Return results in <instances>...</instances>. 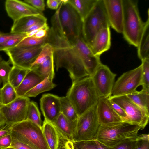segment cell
<instances>
[{
    "label": "cell",
    "mask_w": 149,
    "mask_h": 149,
    "mask_svg": "<svg viewBox=\"0 0 149 149\" xmlns=\"http://www.w3.org/2000/svg\"><path fill=\"white\" fill-rule=\"evenodd\" d=\"M46 43L53 48L56 71L65 68L72 82L89 76L87 71L95 70L101 63L100 57L94 54L83 36H66L58 17L52 19Z\"/></svg>",
    "instance_id": "cell-1"
},
{
    "label": "cell",
    "mask_w": 149,
    "mask_h": 149,
    "mask_svg": "<svg viewBox=\"0 0 149 149\" xmlns=\"http://www.w3.org/2000/svg\"><path fill=\"white\" fill-rule=\"evenodd\" d=\"M66 96L78 117L96 105L99 97L90 76L73 82Z\"/></svg>",
    "instance_id": "cell-2"
},
{
    "label": "cell",
    "mask_w": 149,
    "mask_h": 149,
    "mask_svg": "<svg viewBox=\"0 0 149 149\" xmlns=\"http://www.w3.org/2000/svg\"><path fill=\"white\" fill-rule=\"evenodd\" d=\"M123 17V33L130 44L137 47L145 22L140 15L137 1L122 0Z\"/></svg>",
    "instance_id": "cell-3"
},
{
    "label": "cell",
    "mask_w": 149,
    "mask_h": 149,
    "mask_svg": "<svg viewBox=\"0 0 149 149\" xmlns=\"http://www.w3.org/2000/svg\"><path fill=\"white\" fill-rule=\"evenodd\" d=\"M140 130L138 125L124 121L112 126L100 125L96 139L107 147L111 148L126 139L135 138Z\"/></svg>",
    "instance_id": "cell-4"
},
{
    "label": "cell",
    "mask_w": 149,
    "mask_h": 149,
    "mask_svg": "<svg viewBox=\"0 0 149 149\" xmlns=\"http://www.w3.org/2000/svg\"><path fill=\"white\" fill-rule=\"evenodd\" d=\"M110 26L103 0H98L83 21V38L90 46L97 34L102 29Z\"/></svg>",
    "instance_id": "cell-5"
},
{
    "label": "cell",
    "mask_w": 149,
    "mask_h": 149,
    "mask_svg": "<svg viewBox=\"0 0 149 149\" xmlns=\"http://www.w3.org/2000/svg\"><path fill=\"white\" fill-rule=\"evenodd\" d=\"M97 113V105L79 116L73 136V141L96 139L100 126Z\"/></svg>",
    "instance_id": "cell-6"
},
{
    "label": "cell",
    "mask_w": 149,
    "mask_h": 149,
    "mask_svg": "<svg viewBox=\"0 0 149 149\" xmlns=\"http://www.w3.org/2000/svg\"><path fill=\"white\" fill-rule=\"evenodd\" d=\"M11 131L38 149H50L42 129L26 119L10 126Z\"/></svg>",
    "instance_id": "cell-7"
},
{
    "label": "cell",
    "mask_w": 149,
    "mask_h": 149,
    "mask_svg": "<svg viewBox=\"0 0 149 149\" xmlns=\"http://www.w3.org/2000/svg\"><path fill=\"white\" fill-rule=\"evenodd\" d=\"M109 97L125 111L127 117V122L138 125L141 130L145 127L149 121V112L139 106L127 95H111Z\"/></svg>",
    "instance_id": "cell-8"
},
{
    "label": "cell",
    "mask_w": 149,
    "mask_h": 149,
    "mask_svg": "<svg viewBox=\"0 0 149 149\" xmlns=\"http://www.w3.org/2000/svg\"><path fill=\"white\" fill-rule=\"evenodd\" d=\"M59 17L63 31L67 36H82L83 21L79 15L67 0H62Z\"/></svg>",
    "instance_id": "cell-9"
},
{
    "label": "cell",
    "mask_w": 149,
    "mask_h": 149,
    "mask_svg": "<svg viewBox=\"0 0 149 149\" xmlns=\"http://www.w3.org/2000/svg\"><path fill=\"white\" fill-rule=\"evenodd\" d=\"M142 66L138 67L122 74L114 83L111 92L113 96L127 95L141 86Z\"/></svg>",
    "instance_id": "cell-10"
},
{
    "label": "cell",
    "mask_w": 149,
    "mask_h": 149,
    "mask_svg": "<svg viewBox=\"0 0 149 149\" xmlns=\"http://www.w3.org/2000/svg\"><path fill=\"white\" fill-rule=\"evenodd\" d=\"M45 44L29 47L15 46L4 51L8 56V61L13 66L30 69Z\"/></svg>",
    "instance_id": "cell-11"
},
{
    "label": "cell",
    "mask_w": 149,
    "mask_h": 149,
    "mask_svg": "<svg viewBox=\"0 0 149 149\" xmlns=\"http://www.w3.org/2000/svg\"><path fill=\"white\" fill-rule=\"evenodd\" d=\"M116 75L106 65L101 63L99 65L91 76L99 97L111 95Z\"/></svg>",
    "instance_id": "cell-12"
},
{
    "label": "cell",
    "mask_w": 149,
    "mask_h": 149,
    "mask_svg": "<svg viewBox=\"0 0 149 149\" xmlns=\"http://www.w3.org/2000/svg\"><path fill=\"white\" fill-rule=\"evenodd\" d=\"M30 102L29 98L19 97L8 104L0 106L6 124L11 125L26 120Z\"/></svg>",
    "instance_id": "cell-13"
},
{
    "label": "cell",
    "mask_w": 149,
    "mask_h": 149,
    "mask_svg": "<svg viewBox=\"0 0 149 149\" xmlns=\"http://www.w3.org/2000/svg\"><path fill=\"white\" fill-rule=\"evenodd\" d=\"M97 113L101 126H112L123 122L111 106L109 97H99L97 104Z\"/></svg>",
    "instance_id": "cell-14"
},
{
    "label": "cell",
    "mask_w": 149,
    "mask_h": 149,
    "mask_svg": "<svg viewBox=\"0 0 149 149\" xmlns=\"http://www.w3.org/2000/svg\"><path fill=\"white\" fill-rule=\"evenodd\" d=\"M110 24L118 33H122L123 12L122 0H103Z\"/></svg>",
    "instance_id": "cell-15"
},
{
    "label": "cell",
    "mask_w": 149,
    "mask_h": 149,
    "mask_svg": "<svg viewBox=\"0 0 149 149\" xmlns=\"http://www.w3.org/2000/svg\"><path fill=\"white\" fill-rule=\"evenodd\" d=\"M5 6L8 16L13 22L26 16L43 14L42 12L24 1L6 0Z\"/></svg>",
    "instance_id": "cell-16"
},
{
    "label": "cell",
    "mask_w": 149,
    "mask_h": 149,
    "mask_svg": "<svg viewBox=\"0 0 149 149\" xmlns=\"http://www.w3.org/2000/svg\"><path fill=\"white\" fill-rule=\"evenodd\" d=\"M40 105L45 120L52 123L61 113L60 97L57 95L51 93L42 95Z\"/></svg>",
    "instance_id": "cell-17"
},
{
    "label": "cell",
    "mask_w": 149,
    "mask_h": 149,
    "mask_svg": "<svg viewBox=\"0 0 149 149\" xmlns=\"http://www.w3.org/2000/svg\"><path fill=\"white\" fill-rule=\"evenodd\" d=\"M111 45L110 27L103 28L96 35L90 46L94 54L100 56L108 50Z\"/></svg>",
    "instance_id": "cell-18"
},
{
    "label": "cell",
    "mask_w": 149,
    "mask_h": 149,
    "mask_svg": "<svg viewBox=\"0 0 149 149\" xmlns=\"http://www.w3.org/2000/svg\"><path fill=\"white\" fill-rule=\"evenodd\" d=\"M77 120H70L61 113L52 123L58 133L65 139L73 141V136L76 127Z\"/></svg>",
    "instance_id": "cell-19"
},
{
    "label": "cell",
    "mask_w": 149,
    "mask_h": 149,
    "mask_svg": "<svg viewBox=\"0 0 149 149\" xmlns=\"http://www.w3.org/2000/svg\"><path fill=\"white\" fill-rule=\"evenodd\" d=\"M47 19L43 14L26 16L13 22L10 32L23 33L26 29L32 25L40 22H47Z\"/></svg>",
    "instance_id": "cell-20"
},
{
    "label": "cell",
    "mask_w": 149,
    "mask_h": 149,
    "mask_svg": "<svg viewBox=\"0 0 149 149\" xmlns=\"http://www.w3.org/2000/svg\"><path fill=\"white\" fill-rule=\"evenodd\" d=\"M45 78L35 71L30 69L21 84L15 89L17 97H24L26 93Z\"/></svg>",
    "instance_id": "cell-21"
},
{
    "label": "cell",
    "mask_w": 149,
    "mask_h": 149,
    "mask_svg": "<svg viewBox=\"0 0 149 149\" xmlns=\"http://www.w3.org/2000/svg\"><path fill=\"white\" fill-rule=\"evenodd\" d=\"M137 48L138 56L141 61L149 58V9L148 11V18L145 22Z\"/></svg>",
    "instance_id": "cell-22"
},
{
    "label": "cell",
    "mask_w": 149,
    "mask_h": 149,
    "mask_svg": "<svg viewBox=\"0 0 149 149\" xmlns=\"http://www.w3.org/2000/svg\"><path fill=\"white\" fill-rule=\"evenodd\" d=\"M42 130L50 149H58L59 142V135L54 125L52 123L45 120Z\"/></svg>",
    "instance_id": "cell-23"
},
{
    "label": "cell",
    "mask_w": 149,
    "mask_h": 149,
    "mask_svg": "<svg viewBox=\"0 0 149 149\" xmlns=\"http://www.w3.org/2000/svg\"><path fill=\"white\" fill-rule=\"evenodd\" d=\"M54 76V71L52 72L42 81L26 93L24 97H35L40 93L54 88L56 86L53 82Z\"/></svg>",
    "instance_id": "cell-24"
},
{
    "label": "cell",
    "mask_w": 149,
    "mask_h": 149,
    "mask_svg": "<svg viewBox=\"0 0 149 149\" xmlns=\"http://www.w3.org/2000/svg\"><path fill=\"white\" fill-rule=\"evenodd\" d=\"M98 0H67L78 13L83 22Z\"/></svg>",
    "instance_id": "cell-25"
},
{
    "label": "cell",
    "mask_w": 149,
    "mask_h": 149,
    "mask_svg": "<svg viewBox=\"0 0 149 149\" xmlns=\"http://www.w3.org/2000/svg\"><path fill=\"white\" fill-rule=\"evenodd\" d=\"M127 96L139 106L149 112V91L142 89L140 91L136 90Z\"/></svg>",
    "instance_id": "cell-26"
},
{
    "label": "cell",
    "mask_w": 149,
    "mask_h": 149,
    "mask_svg": "<svg viewBox=\"0 0 149 149\" xmlns=\"http://www.w3.org/2000/svg\"><path fill=\"white\" fill-rule=\"evenodd\" d=\"M30 70L13 66L8 77V83L16 89L21 84Z\"/></svg>",
    "instance_id": "cell-27"
},
{
    "label": "cell",
    "mask_w": 149,
    "mask_h": 149,
    "mask_svg": "<svg viewBox=\"0 0 149 149\" xmlns=\"http://www.w3.org/2000/svg\"><path fill=\"white\" fill-rule=\"evenodd\" d=\"M69 142L72 149H109L96 139Z\"/></svg>",
    "instance_id": "cell-28"
},
{
    "label": "cell",
    "mask_w": 149,
    "mask_h": 149,
    "mask_svg": "<svg viewBox=\"0 0 149 149\" xmlns=\"http://www.w3.org/2000/svg\"><path fill=\"white\" fill-rule=\"evenodd\" d=\"M60 99L61 113L70 120H77L78 116L68 97L66 96L61 97Z\"/></svg>",
    "instance_id": "cell-29"
},
{
    "label": "cell",
    "mask_w": 149,
    "mask_h": 149,
    "mask_svg": "<svg viewBox=\"0 0 149 149\" xmlns=\"http://www.w3.org/2000/svg\"><path fill=\"white\" fill-rule=\"evenodd\" d=\"M54 53L43 63L33 66L30 69L33 70L41 76L46 78L50 73L54 71Z\"/></svg>",
    "instance_id": "cell-30"
},
{
    "label": "cell",
    "mask_w": 149,
    "mask_h": 149,
    "mask_svg": "<svg viewBox=\"0 0 149 149\" xmlns=\"http://www.w3.org/2000/svg\"><path fill=\"white\" fill-rule=\"evenodd\" d=\"M1 105L8 104L17 97L15 89L8 82L1 88Z\"/></svg>",
    "instance_id": "cell-31"
},
{
    "label": "cell",
    "mask_w": 149,
    "mask_h": 149,
    "mask_svg": "<svg viewBox=\"0 0 149 149\" xmlns=\"http://www.w3.org/2000/svg\"><path fill=\"white\" fill-rule=\"evenodd\" d=\"M27 119L31 121L42 129L43 122L42 120L37 104L34 101H30L29 104Z\"/></svg>",
    "instance_id": "cell-32"
},
{
    "label": "cell",
    "mask_w": 149,
    "mask_h": 149,
    "mask_svg": "<svg viewBox=\"0 0 149 149\" xmlns=\"http://www.w3.org/2000/svg\"><path fill=\"white\" fill-rule=\"evenodd\" d=\"M11 144L8 148L12 149H38L11 131Z\"/></svg>",
    "instance_id": "cell-33"
},
{
    "label": "cell",
    "mask_w": 149,
    "mask_h": 149,
    "mask_svg": "<svg viewBox=\"0 0 149 149\" xmlns=\"http://www.w3.org/2000/svg\"><path fill=\"white\" fill-rule=\"evenodd\" d=\"M53 53V49L52 46L48 43H45L37 58L32 64L31 67L43 63Z\"/></svg>",
    "instance_id": "cell-34"
},
{
    "label": "cell",
    "mask_w": 149,
    "mask_h": 149,
    "mask_svg": "<svg viewBox=\"0 0 149 149\" xmlns=\"http://www.w3.org/2000/svg\"><path fill=\"white\" fill-rule=\"evenodd\" d=\"M47 34L45 37L39 38L33 36L26 37L16 46L19 47L35 46L46 43Z\"/></svg>",
    "instance_id": "cell-35"
},
{
    "label": "cell",
    "mask_w": 149,
    "mask_h": 149,
    "mask_svg": "<svg viewBox=\"0 0 149 149\" xmlns=\"http://www.w3.org/2000/svg\"><path fill=\"white\" fill-rule=\"evenodd\" d=\"M142 89L149 91V58L141 60Z\"/></svg>",
    "instance_id": "cell-36"
},
{
    "label": "cell",
    "mask_w": 149,
    "mask_h": 149,
    "mask_svg": "<svg viewBox=\"0 0 149 149\" xmlns=\"http://www.w3.org/2000/svg\"><path fill=\"white\" fill-rule=\"evenodd\" d=\"M8 61H6L2 60L0 62V79L3 85L8 82V77L12 68Z\"/></svg>",
    "instance_id": "cell-37"
},
{
    "label": "cell",
    "mask_w": 149,
    "mask_h": 149,
    "mask_svg": "<svg viewBox=\"0 0 149 149\" xmlns=\"http://www.w3.org/2000/svg\"><path fill=\"white\" fill-rule=\"evenodd\" d=\"M26 37H27L26 33L23 36L10 39L0 44V51H4L15 47Z\"/></svg>",
    "instance_id": "cell-38"
},
{
    "label": "cell",
    "mask_w": 149,
    "mask_h": 149,
    "mask_svg": "<svg viewBox=\"0 0 149 149\" xmlns=\"http://www.w3.org/2000/svg\"><path fill=\"white\" fill-rule=\"evenodd\" d=\"M136 141V137L127 139L109 149H135Z\"/></svg>",
    "instance_id": "cell-39"
},
{
    "label": "cell",
    "mask_w": 149,
    "mask_h": 149,
    "mask_svg": "<svg viewBox=\"0 0 149 149\" xmlns=\"http://www.w3.org/2000/svg\"><path fill=\"white\" fill-rule=\"evenodd\" d=\"M109 99L111 106L115 111L122 119L123 121L127 122V117L125 111L120 106L109 97Z\"/></svg>",
    "instance_id": "cell-40"
},
{
    "label": "cell",
    "mask_w": 149,
    "mask_h": 149,
    "mask_svg": "<svg viewBox=\"0 0 149 149\" xmlns=\"http://www.w3.org/2000/svg\"><path fill=\"white\" fill-rule=\"evenodd\" d=\"M24 1L41 12L45 9L44 0H25Z\"/></svg>",
    "instance_id": "cell-41"
},
{
    "label": "cell",
    "mask_w": 149,
    "mask_h": 149,
    "mask_svg": "<svg viewBox=\"0 0 149 149\" xmlns=\"http://www.w3.org/2000/svg\"><path fill=\"white\" fill-rule=\"evenodd\" d=\"M26 33H15L10 32L7 33H2L0 34V44L13 38L23 36Z\"/></svg>",
    "instance_id": "cell-42"
},
{
    "label": "cell",
    "mask_w": 149,
    "mask_h": 149,
    "mask_svg": "<svg viewBox=\"0 0 149 149\" xmlns=\"http://www.w3.org/2000/svg\"><path fill=\"white\" fill-rule=\"evenodd\" d=\"M12 142L11 132L0 137V149H6L10 146Z\"/></svg>",
    "instance_id": "cell-43"
},
{
    "label": "cell",
    "mask_w": 149,
    "mask_h": 149,
    "mask_svg": "<svg viewBox=\"0 0 149 149\" xmlns=\"http://www.w3.org/2000/svg\"><path fill=\"white\" fill-rule=\"evenodd\" d=\"M62 2V0H47V5L49 8L53 9H57Z\"/></svg>",
    "instance_id": "cell-44"
},
{
    "label": "cell",
    "mask_w": 149,
    "mask_h": 149,
    "mask_svg": "<svg viewBox=\"0 0 149 149\" xmlns=\"http://www.w3.org/2000/svg\"><path fill=\"white\" fill-rule=\"evenodd\" d=\"M58 149H72L69 141L61 136H59V142Z\"/></svg>",
    "instance_id": "cell-45"
},
{
    "label": "cell",
    "mask_w": 149,
    "mask_h": 149,
    "mask_svg": "<svg viewBox=\"0 0 149 149\" xmlns=\"http://www.w3.org/2000/svg\"><path fill=\"white\" fill-rule=\"evenodd\" d=\"M136 141L135 149H149V140H136Z\"/></svg>",
    "instance_id": "cell-46"
},
{
    "label": "cell",
    "mask_w": 149,
    "mask_h": 149,
    "mask_svg": "<svg viewBox=\"0 0 149 149\" xmlns=\"http://www.w3.org/2000/svg\"><path fill=\"white\" fill-rule=\"evenodd\" d=\"M49 29L48 25L41 28L33 36L37 38H42L45 36Z\"/></svg>",
    "instance_id": "cell-47"
},
{
    "label": "cell",
    "mask_w": 149,
    "mask_h": 149,
    "mask_svg": "<svg viewBox=\"0 0 149 149\" xmlns=\"http://www.w3.org/2000/svg\"><path fill=\"white\" fill-rule=\"evenodd\" d=\"M11 125H6L0 129V137L11 133L10 126Z\"/></svg>",
    "instance_id": "cell-48"
},
{
    "label": "cell",
    "mask_w": 149,
    "mask_h": 149,
    "mask_svg": "<svg viewBox=\"0 0 149 149\" xmlns=\"http://www.w3.org/2000/svg\"><path fill=\"white\" fill-rule=\"evenodd\" d=\"M6 125L5 118L0 109V129Z\"/></svg>",
    "instance_id": "cell-49"
},
{
    "label": "cell",
    "mask_w": 149,
    "mask_h": 149,
    "mask_svg": "<svg viewBox=\"0 0 149 149\" xmlns=\"http://www.w3.org/2000/svg\"><path fill=\"white\" fill-rule=\"evenodd\" d=\"M136 140H149V134H141L137 135L136 137Z\"/></svg>",
    "instance_id": "cell-50"
},
{
    "label": "cell",
    "mask_w": 149,
    "mask_h": 149,
    "mask_svg": "<svg viewBox=\"0 0 149 149\" xmlns=\"http://www.w3.org/2000/svg\"><path fill=\"white\" fill-rule=\"evenodd\" d=\"M2 105L1 97V88H0V106Z\"/></svg>",
    "instance_id": "cell-51"
},
{
    "label": "cell",
    "mask_w": 149,
    "mask_h": 149,
    "mask_svg": "<svg viewBox=\"0 0 149 149\" xmlns=\"http://www.w3.org/2000/svg\"><path fill=\"white\" fill-rule=\"evenodd\" d=\"M3 60L2 56L1 55H0V62L1 61Z\"/></svg>",
    "instance_id": "cell-52"
},
{
    "label": "cell",
    "mask_w": 149,
    "mask_h": 149,
    "mask_svg": "<svg viewBox=\"0 0 149 149\" xmlns=\"http://www.w3.org/2000/svg\"><path fill=\"white\" fill-rule=\"evenodd\" d=\"M2 83V81L1 80V79H0V86L1 85V84Z\"/></svg>",
    "instance_id": "cell-53"
},
{
    "label": "cell",
    "mask_w": 149,
    "mask_h": 149,
    "mask_svg": "<svg viewBox=\"0 0 149 149\" xmlns=\"http://www.w3.org/2000/svg\"><path fill=\"white\" fill-rule=\"evenodd\" d=\"M6 149H11V148H6Z\"/></svg>",
    "instance_id": "cell-54"
},
{
    "label": "cell",
    "mask_w": 149,
    "mask_h": 149,
    "mask_svg": "<svg viewBox=\"0 0 149 149\" xmlns=\"http://www.w3.org/2000/svg\"><path fill=\"white\" fill-rule=\"evenodd\" d=\"M1 33L0 32V34Z\"/></svg>",
    "instance_id": "cell-55"
}]
</instances>
